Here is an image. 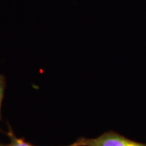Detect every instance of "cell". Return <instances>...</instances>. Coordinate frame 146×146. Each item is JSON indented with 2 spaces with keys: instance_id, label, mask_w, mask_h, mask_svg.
<instances>
[{
  "instance_id": "obj_2",
  "label": "cell",
  "mask_w": 146,
  "mask_h": 146,
  "mask_svg": "<svg viewBox=\"0 0 146 146\" xmlns=\"http://www.w3.org/2000/svg\"><path fill=\"white\" fill-rule=\"evenodd\" d=\"M8 130L7 132H4V133L8 137V138L10 139V143L8 144L7 146H38V145H33L31 143H29V142L27 141L24 138H18L16 136L15 133H14V131H12V127H10V124L8 123ZM65 146H80L79 143L76 140L75 142L70 144L68 145H65Z\"/></svg>"
},
{
  "instance_id": "obj_3",
  "label": "cell",
  "mask_w": 146,
  "mask_h": 146,
  "mask_svg": "<svg viewBox=\"0 0 146 146\" xmlns=\"http://www.w3.org/2000/svg\"><path fill=\"white\" fill-rule=\"evenodd\" d=\"M5 85L6 82H5V76L0 73V120L1 119V106L4 98Z\"/></svg>"
},
{
  "instance_id": "obj_1",
  "label": "cell",
  "mask_w": 146,
  "mask_h": 146,
  "mask_svg": "<svg viewBox=\"0 0 146 146\" xmlns=\"http://www.w3.org/2000/svg\"><path fill=\"white\" fill-rule=\"evenodd\" d=\"M77 140L80 146H146V143L128 139L114 131H106L96 138L81 137Z\"/></svg>"
},
{
  "instance_id": "obj_4",
  "label": "cell",
  "mask_w": 146,
  "mask_h": 146,
  "mask_svg": "<svg viewBox=\"0 0 146 146\" xmlns=\"http://www.w3.org/2000/svg\"><path fill=\"white\" fill-rule=\"evenodd\" d=\"M0 146H7V145H4V144H1V143H0Z\"/></svg>"
}]
</instances>
